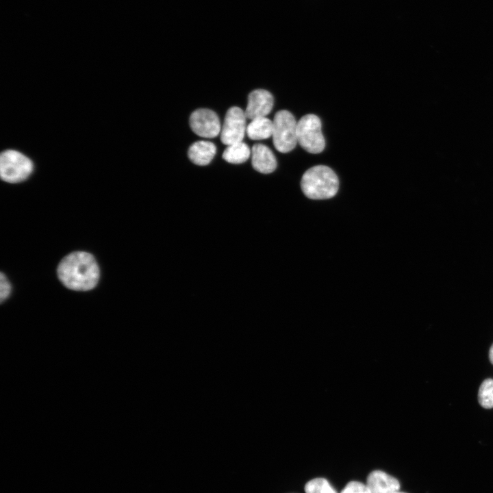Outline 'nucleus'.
<instances>
[{
    "instance_id": "nucleus-1",
    "label": "nucleus",
    "mask_w": 493,
    "mask_h": 493,
    "mask_svg": "<svg viewBox=\"0 0 493 493\" xmlns=\"http://www.w3.org/2000/svg\"><path fill=\"white\" fill-rule=\"evenodd\" d=\"M61 283L73 290L93 289L99 279V268L93 255L85 251L73 252L64 257L57 268Z\"/></svg>"
},
{
    "instance_id": "nucleus-2",
    "label": "nucleus",
    "mask_w": 493,
    "mask_h": 493,
    "mask_svg": "<svg viewBox=\"0 0 493 493\" xmlns=\"http://www.w3.org/2000/svg\"><path fill=\"white\" fill-rule=\"evenodd\" d=\"M301 187L311 199H327L334 197L339 188V180L334 171L325 165L314 166L303 175Z\"/></svg>"
},
{
    "instance_id": "nucleus-3",
    "label": "nucleus",
    "mask_w": 493,
    "mask_h": 493,
    "mask_svg": "<svg viewBox=\"0 0 493 493\" xmlns=\"http://www.w3.org/2000/svg\"><path fill=\"white\" fill-rule=\"evenodd\" d=\"M32 161L21 152L7 149L0 157L1 178L4 181L16 184L27 179L32 173Z\"/></svg>"
},
{
    "instance_id": "nucleus-4",
    "label": "nucleus",
    "mask_w": 493,
    "mask_h": 493,
    "mask_svg": "<svg viewBox=\"0 0 493 493\" xmlns=\"http://www.w3.org/2000/svg\"><path fill=\"white\" fill-rule=\"evenodd\" d=\"M272 137L274 147L281 153L290 152L298 143L297 122L288 110H280L275 114Z\"/></svg>"
},
{
    "instance_id": "nucleus-5",
    "label": "nucleus",
    "mask_w": 493,
    "mask_h": 493,
    "mask_svg": "<svg viewBox=\"0 0 493 493\" xmlns=\"http://www.w3.org/2000/svg\"><path fill=\"white\" fill-rule=\"evenodd\" d=\"M297 142L310 153H319L324 150L325 140L321 131V121L316 115L306 114L297 122Z\"/></svg>"
},
{
    "instance_id": "nucleus-6",
    "label": "nucleus",
    "mask_w": 493,
    "mask_h": 493,
    "mask_svg": "<svg viewBox=\"0 0 493 493\" xmlns=\"http://www.w3.org/2000/svg\"><path fill=\"white\" fill-rule=\"evenodd\" d=\"M246 118L244 111L238 107L227 110L220 131V140L224 144L242 142L246 132Z\"/></svg>"
},
{
    "instance_id": "nucleus-7",
    "label": "nucleus",
    "mask_w": 493,
    "mask_h": 493,
    "mask_svg": "<svg viewBox=\"0 0 493 493\" xmlns=\"http://www.w3.org/2000/svg\"><path fill=\"white\" fill-rule=\"evenodd\" d=\"M189 123L193 132L201 137L215 138L221 131L218 115L209 109L201 108L194 111L190 116Z\"/></svg>"
},
{
    "instance_id": "nucleus-8",
    "label": "nucleus",
    "mask_w": 493,
    "mask_h": 493,
    "mask_svg": "<svg viewBox=\"0 0 493 493\" xmlns=\"http://www.w3.org/2000/svg\"><path fill=\"white\" fill-rule=\"evenodd\" d=\"M274 99L271 93L264 89L252 91L248 97V103L244 110L249 119L266 116L272 110Z\"/></svg>"
},
{
    "instance_id": "nucleus-9",
    "label": "nucleus",
    "mask_w": 493,
    "mask_h": 493,
    "mask_svg": "<svg viewBox=\"0 0 493 493\" xmlns=\"http://www.w3.org/2000/svg\"><path fill=\"white\" fill-rule=\"evenodd\" d=\"M366 485L371 493H394L399 491L400 483L383 471H372L367 477Z\"/></svg>"
},
{
    "instance_id": "nucleus-10",
    "label": "nucleus",
    "mask_w": 493,
    "mask_h": 493,
    "mask_svg": "<svg viewBox=\"0 0 493 493\" xmlns=\"http://www.w3.org/2000/svg\"><path fill=\"white\" fill-rule=\"evenodd\" d=\"M251 163L259 173L268 174L277 168V160L272 151L266 145L255 144L251 150Z\"/></svg>"
},
{
    "instance_id": "nucleus-11",
    "label": "nucleus",
    "mask_w": 493,
    "mask_h": 493,
    "mask_svg": "<svg viewBox=\"0 0 493 493\" xmlns=\"http://www.w3.org/2000/svg\"><path fill=\"white\" fill-rule=\"evenodd\" d=\"M216 152L214 143L209 141H197L189 148L188 155L192 162L199 166H205L210 163Z\"/></svg>"
},
{
    "instance_id": "nucleus-12",
    "label": "nucleus",
    "mask_w": 493,
    "mask_h": 493,
    "mask_svg": "<svg viewBox=\"0 0 493 493\" xmlns=\"http://www.w3.org/2000/svg\"><path fill=\"white\" fill-rule=\"evenodd\" d=\"M272 134L273 121L266 116L252 119L246 127V134L251 140L267 139Z\"/></svg>"
},
{
    "instance_id": "nucleus-13",
    "label": "nucleus",
    "mask_w": 493,
    "mask_h": 493,
    "mask_svg": "<svg viewBox=\"0 0 493 493\" xmlns=\"http://www.w3.org/2000/svg\"><path fill=\"white\" fill-rule=\"evenodd\" d=\"M251 153L249 146L240 142L228 145L223 151V158L231 164H242L249 159Z\"/></svg>"
},
{
    "instance_id": "nucleus-14",
    "label": "nucleus",
    "mask_w": 493,
    "mask_h": 493,
    "mask_svg": "<svg viewBox=\"0 0 493 493\" xmlns=\"http://www.w3.org/2000/svg\"><path fill=\"white\" fill-rule=\"evenodd\" d=\"M478 401L483 408H493V379H486L481 383L478 392Z\"/></svg>"
},
{
    "instance_id": "nucleus-15",
    "label": "nucleus",
    "mask_w": 493,
    "mask_h": 493,
    "mask_svg": "<svg viewBox=\"0 0 493 493\" xmlns=\"http://www.w3.org/2000/svg\"><path fill=\"white\" fill-rule=\"evenodd\" d=\"M305 493H337L328 481L324 478H315L306 483Z\"/></svg>"
},
{
    "instance_id": "nucleus-16",
    "label": "nucleus",
    "mask_w": 493,
    "mask_h": 493,
    "mask_svg": "<svg viewBox=\"0 0 493 493\" xmlns=\"http://www.w3.org/2000/svg\"><path fill=\"white\" fill-rule=\"evenodd\" d=\"M340 493H371L367 485L359 481H350Z\"/></svg>"
},
{
    "instance_id": "nucleus-17",
    "label": "nucleus",
    "mask_w": 493,
    "mask_h": 493,
    "mask_svg": "<svg viewBox=\"0 0 493 493\" xmlns=\"http://www.w3.org/2000/svg\"><path fill=\"white\" fill-rule=\"evenodd\" d=\"M10 292L11 285L6 276L1 273L0 275V300L1 303L9 296Z\"/></svg>"
},
{
    "instance_id": "nucleus-18",
    "label": "nucleus",
    "mask_w": 493,
    "mask_h": 493,
    "mask_svg": "<svg viewBox=\"0 0 493 493\" xmlns=\"http://www.w3.org/2000/svg\"><path fill=\"white\" fill-rule=\"evenodd\" d=\"M489 359L490 362L493 364V344L491 346L489 351Z\"/></svg>"
},
{
    "instance_id": "nucleus-19",
    "label": "nucleus",
    "mask_w": 493,
    "mask_h": 493,
    "mask_svg": "<svg viewBox=\"0 0 493 493\" xmlns=\"http://www.w3.org/2000/svg\"><path fill=\"white\" fill-rule=\"evenodd\" d=\"M394 493H406V492H399V491H398V492H394Z\"/></svg>"
}]
</instances>
